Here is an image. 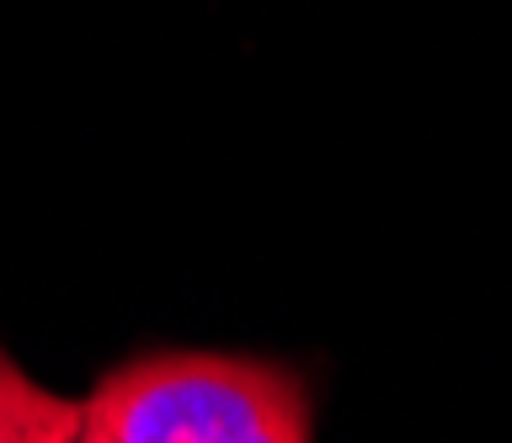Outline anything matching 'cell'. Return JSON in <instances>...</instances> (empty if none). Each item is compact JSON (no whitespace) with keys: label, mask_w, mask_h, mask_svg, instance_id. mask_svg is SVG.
<instances>
[{"label":"cell","mask_w":512,"mask_h":443,"mask_svg":"<svg viewBox=\"0 0 512 443\" xmlns=\"http://www.w3.org/2000/svg\"><path fill=\"white\" fill-rule=\"evenodd\" d=\"M0 443H75V401L0 347Z\"/></svg>","instance_id":"cell-2"},{"label":"cell","mask_w":512,"mask_h":443,"mask_svg":"<svg viewBox=\"0 0 512 443\" xmlns=\"http://www.w3.org/2000/svg\"><path fill=\"white\" fill-rule=\"evenodd\" d=\"M75 443H315V406L278 358L155 347L80 395Z\"/></svg>","instance_id":"cell-1"}]
</instances>
